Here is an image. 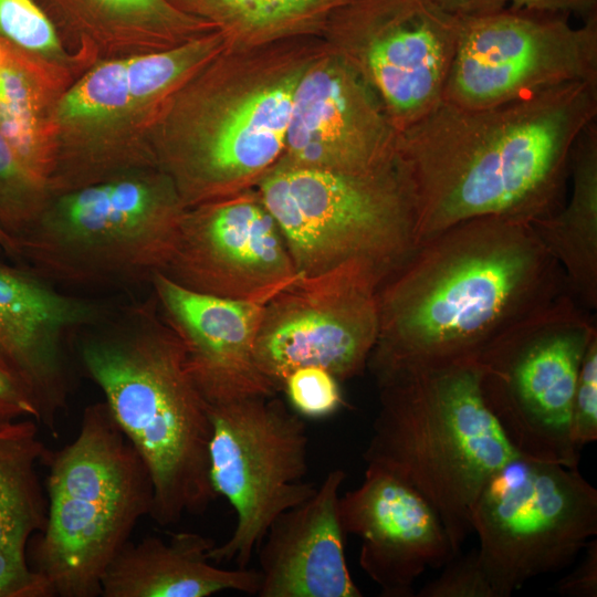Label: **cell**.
<instances>
[{
    "instance_id": "obj_30",
    "label": "cell",
    "mask_w": 597,
    "mask_h": 597,
    "mask_svg": "<svg viewBox=\"0 0 597 597\" xmlns=\"http://www.w3.org/2000/svg\"><path fill=\"white\" fill-rule=\"evenodd\" d=\"M282 390L295 411L308 418L328 417L344 405L339 381L327 370L315 366L292 371Z\"/></svg>"
},
{
    "instance_id": "obj_19",
    "label": "cell",
    "mask_w": 597,
    "mask_h": 597,
    "mask_svg": "<svg viewBox=\"0 0 597 597\" xmlns=\"http://www.w3.org/2000/svg\"><path fill=\"white\" fill-rule=\"evenodd\" d=\"M345 534L362 540L359 565L383 597H412L428 568L457 554L439 515L415 489L391 473L367 465L363 483L339 496Z\"/></svg>"
},
{
    "instance_id": "obj_14",
    "label": "cell",
    "mask_w": 597,
    "mask_h": 597,
    "mask_svg": "<svg viewBox=\"0 0 597 597\" xmlns=\"http://www.w3.org/2000/svg\"><path fill=\"white\" fill-rule=\"evenodd\" d=\"M573 82L597 83V14L573 27L564 13L506 7L461 15L443 102L488 108Z\"/></svg>"
},
{
    "instance_id": "obj_5",
    "label": "cell",
    "mask_w": 597,
    "mask_h": 597,
    "mask_svg": "<svg viewBox=\"0 0 597 597\" xmlns=\"http://www.w3.org/2000/svg\"><path fill=\"white\" fill-rule=\"evenodd\" d=\"M379 410L363 453L434 509L457 555L489 479L521 457L488 409L478 358L369 367Z\"/></svg>"
},
{
    "instance_id": "obj_23",
    "label": "cell",
    "mask_w": 597,
    "mask_h": 597,
    "mask_svg": "<svg viewBox=\"0 0 597 597\" xmlns=\"http://www.w3.org/2000/svg\"><path fill=\"white\" fill-rule=\"evenodd\" d=\"M45 451L34 419L0 422V597L55 596L28 559L30 541L48 521L36 469Z\"/></svg>"
},
{
    "instance_id": "obj_4",
    "label": "cell",
    "mask_w": 597,
    "mask_h": 597,
    "mask_svg": "<svg viewBox=\"0 0 597 597\" xmlns=\"http://www.w3.org/2000/svg\"><path fill=\"white\" fill-rule=\"evenodd\" d=\"M75 352L149 470V516L168 526L185 514L205 513L218 496L210 478L208 404L153 294L114 305L78 334Z\"/></svg>"
},
{
    "instance_id": "obj_27",
    "label": "cell",
    "mask_w": 597,
    "mask_h": 597,
    "mask_svg": "<svg viewBox=\"0 0 597 597\" xmlns=\"http://www.w3.org/2000/svg\"><path fill=\"white\" fill-rule=\"evenodd\" d=\"M184 13L211 23L230 48L260 46L321 36L331 14L348 0H168Z\"/></svg>"
},
{
    "instance_id": "obj_32",
    "label": "cell",
    "mask_w": 597,
    "mask_h": 597,
    "mask_svg": "<svg viewBox=\"0 0 597 597\" xmlns=\"http://www.w3.org/2000/svg\"><path fill=\"white\" fill-rule=\"evenodd\" d=\"M570 438L578 450L597 439V334L589 341L579 367L572 402Z\"/></svg>"
},
{
    "instance_id": "obj_28",
    "label": "cell",
    "mask_w": 597,
    "mask_h": 597,
    "mask_svg": "<svg viewBox=\"0 0 597 597\" xmlns=\"http://www.w3.org/2000/svg\"><path fill=\"white\" fill-rule=\"evenodd\" d=\"M0 39L76 77L92 66L65 45L52 20L34 0H0Z\"/></svg>"
},
{
    "instance_id": "obj_25",
    "label": "cell",
    "mask_w": 597,
    "mask_h": 597,
    "mask_svg": "<svg viewBox=\"0 0 597 597\" xmlns=\"http://www.w3.org/2000/svg\"><path fill=\"white\" fill-rule=\"evenodd\" d=\"M570 193L553 214L532 222L559 264L569 294L597 307V124L577 137L569 161Z\"/></svg>"
},
{
    "instance_id": "obj_34",
    "label": "cell",
    "mask_w": 597,
    "mask_h": 597,
    "mask_svg": "<svg viewBox=\"0 0 597 597\" xmlns=\"http://www.w3.org/2000/svg\"><path fill=\"white\" fill-rule=\"evenodd\" d=\"M585 548L580 564L557 583L558 594L569 597L597 596V541L589 540Z\"/></svg>"
},
{
    "instance_id": "obj_31",
    "label": "cell",
    "mask_w": 597,
    "mask_h": 597,
    "mask_svg": "<svg viewBox=\"0 0 597 597\" xmlns=\"http://www.w3.org/2000/svg\"><path fill=\"white\" fill-rule=\"evenodd\" d=\"M444 566L440 576L425 585L417 597H498L478 548L454 556Z\"/></svg>"
},
{
    "instance_id": "obj_11",
    "label": "cell",
    "mask_w": 597,
    "mask_h": 597,
    "mask_svg": "<svg viewBox=\"0 0 597 597\" xmlns=\"http://www.w3.org/2000/svg\"><path fill=\"white\" fill-rule=\"evenodd\" d=\"M471 524L496 596L507 597L575 561L597 534V491L577 467L521 455L485 483Z\"/></svg>"
},
{
    "instance_id": "obj_36",
    "label": "cell",
    "mask_w": 597,
    "mask_h": 597,
    "mask_svg": "<svg viewBox=\"0 0 597 597\" xmlns=\"http://www.w3.org/2000/svg\"><path fill=\"white\" fill-rule=\"evenodd\" d=\"M446 10L459 15H475L500 11L510 0H436Z\"/></svg>"
},
{
    "instance_id": "obj_18",
    "label": "cell",
    "mask_w": 597,
    "mask_h": 597,
    "mask_svg": "<svg viewBox=\"0 0 597 597\" xmlns=\"http://www.w3.org/2000/svg\"><path fill=\"white\" fill-rule=\"evenodd\" d=\"M397 138L375 93L327 45L295 88L274 167L376 172L394 166Z\"/></svg>"
},
{
    "instance_id": "obj_3",
    "label": "cell",
    "mask_w": 597,
    "mask_h": 597,
    "mask_svg": "<svg viewBox=\"0 0 597 597\" xmlns=\"http://www.w3.org/2000/svg\"><path fill=\"white\" fill-rule=\"evenodd\" d=\"M326 48L321 36L227 45L166 100L150 148L185 208L252 189L274 167L295 88Z\"/></svg>"
},
{
    "instance_id": "obj_2",
    "label": "cell",
    "mask_w": 597,
    "mask_h": 597,
    "mask_svg": "<svg viewBox=\"0 0 597 597\" xmlns=\"http://www.w3.org/2000/svg\"><path fill=\"white\" fill-rule=\"evenodd\" d=\"M566 291L531 222L498 216L459 222L417 243L381 282L367 367L478 358Z\"/></svg>"
},
{
    "instance_id": "obj_26",
    "label": "cell",
    "mask_w": 597,
    "mask_h": 597,
    "mask_svg": "<svg viewBox=\"0 0 597 597\" xmlns=\"http://www.w3.org/2000/svg\"><path fill=\"white\" fill-rule=\"evenodd\" d=\"M76 78L0 39V129L19 161L45 185L50 112Z\"/></svg>"
},
{
    "instance_id": "obj_29",
    "label": "cell",
    "mask_w": 597,
    "mask_h": 597,
    "mask_svg": "<svg viewBox=\"0 0 597 597\" xmlns=\"http://www.w3.org/2000/svg\"><path fill=\"white\" fill-rule=\"evenodd\" d=\"M46 185L19 161L0 129V227L13 239L23 234L45 207Z\"/></svg>"
},
{
    "instance_id": "obj_16",
    "label": "cell",
    "mask_w": 597,
    "mask_h": 597,
    "mask_svg": "<svg viewBox=\"0 0 597 597\" xmlns=\"http://www.w3.org/2000/svg\"><path fill=\"white\" fill-rule=\"evenodd\" d=\"M161 273L193 292L261 304L301 275L254 188L186 208Z\"/></svg>"
},
{
    "instance_id": "obj_24",
    "label": "cell",
    "mask_w": 597,
    "mask_h": 597,
    "mask_svg": "<svg viewBox=\"0 0 597 597\" xmlns=\"http://www.w3.org/2000/svg\"><path fill=\"white\" fill-rule=\"evenodd\" d=\"M73 29L69 49L90 64L165 51L217 29L168 0H60Z\"/></svg>"
},
{
    "instance_id": "obj_7",
    "label": "cell",
    "mask_w": 597,
    "mask_h": 597,
    "mask_svg": "<svg viewBox=\"0 0 597 597\" xmlns=\"http://www.w3.org/2000/svg\"><path fill=\"white\" fill-rule=\"evenodd\" d=\"M185 210L156 167L51 195L17 239L19 260L63 289L150 286L171 255Z\"/></svg>"
},
{
    "instance_id": "obj_9",
    "label": "cell",
    "mask_w": 597,
    "mask_h": 597,
    "mask_svg": "<svg viewBox=\"0 0 597 597\" xmlns=\"http://www.w3.org/2000/svg\"><path fill=\"white\" fill-rule=\"evenodd\" d=\"M254 189L301 275L363 260L386 279L415 247L411 206L395 164L362 175L273 167Z\"/></svg>"
},
{
    "instance_id": "obj_33",
    "label": "cell",
    "mask_w": 597,
    "mask_h": 597,
    "mask_svg": "<svg viewBox=\"0 0 597 597\" xmlns=\"http://www.w3.org/2000/svg\"><path fill=\"white\" fill-rule=\"evenodd\" d=\"M32 397L18 376L0 359V422L32 418L36 421Z\"/></svg>"
},
{
    "instance_id": "obj_1",
    "label": "cell",
    "mask_w": 597,
    "mask_h": 597,
    "mask_svg": "<svg viewBox=\"0 0 597 597\" xmlns=\"http://www.w3.org/2000/svg\"><path fill=\"white\" fill-rule=\"evenodd\" d=\"M597 116V83L573 82L506 104L442 102L398 134L395 168L413 243L489 216L534 222L564 203L570 154Z\"/></svg>"
},
{
    "instance_id": "obj_20",
    "label": "cell",
    "mask_w": 597,
    "mask_h": 597,
    "mask_svg": "<svg viewBox=\"0 0 597 597\" xmlns=\"http://www.w3.org/2000/svg\"><path fill=\"white\" fill-rule=\"evenodd\" d=\"M157 308L180 339L188 373L210 405L277 390L254 362L264 304L188 290L163 273L150 284Z\"/></svg>"
},
{
    "instance_id": "obj_17",
    "label": "cell",
    "mask_w": 597,
    "mask_h": 597,
    "mask_svg": "<svg viewBox=\"0 0 597 597\" xmlns=\"http://www.w3.org/2000/svg\"><path fill=\"white\" fill-rule=\"evenodd\" d=\"M114 304L69 293L27 265L0 262V359L18 376L53 434L75 387V343Z\"/></svg>"
},
{
    "instance_id": "obj_12",
    "label": "cell",
    "mask_w": 597,
    "mask_h": 597,
    "mask_svg": "<svg viewBox=\"0 0 597 597\" xmlns=\"http://www.w3.org/2000/svg\"><path fill=\"white\" fill-rule=\"evenodd\" d=\"M274 396L208 405L212 486L235 512L231 536L209 553L213 563L248 567L272 522L316 490L303 481L306 426Z\"/></svg>"
},
{
    "instance_id": "obj_35",
    "label": "cell",
    "mask_w": 597,
    "mask_h": 597,
    "mask_svg": "<svg viewBox=\"0 0 597 597\" xmlns=\"http://www.w3.org/2000/svg\"><path fill=\"white\" fill-rule=\"evenodd\" d=\"M507 7L564 14L572 12L584 19L597 14V0H510Z\"/></svg>"
},
{
    "instance_id": "obj_22",
    "label": "cell",
    "mask_w": 597,
    "mask_h": 597,
    "mask_svg": "<svg viewBox=\"0 0 597 597\" xmlns=\"http://www.w3.org/2000/svg\"><path fill=\"white\" fill-rule=\"evenodd\" d=\"M212 538L192 532L128 541L106 568L103 597H209L224 590L256 595L259 569L212 565Z\"/></svg>"
},
{
    "instance_id": "obj_10",
    "label": "cell",
    "mask_w": 597,
    "mask_h": 597,
    "mask_svg": "<svg viewBox=\"0 0 597 597\" xmlns=\"http://www.w3.org/2000/svg\"><path fill=\"white\" fill-rule=\"evenodd\" d=\"M595 318L568 291L523 318L479 355L483 400L516 452L575 468V385Z\"/></svg>"
},
{
    "instance_id": "obj_13",
    "label": "cell",
    "mask_w": 597,
    "mask_h": 597,
    "mask_svg": "<svg viewBox=\"0 0 597 597\" xmlns=\"http://www.w3.org/2000/svg\"><path fill=\"white\" fill-rule=\"evenodd\" d=\"M460 31L461 15L436 0H348L322 38L370 87L399 134L443 102Z\"/></svg>"
},
{
    "instance_id": "obj_37",
    "label": "cell",
    "mask_w": 597,
    "mask_h": 597,
    "mask_svg": "<svg viewBox=\"0 0 597 597\" xmlns=\"http://www.w3.org/2000/svg\"><path fill=\"white\" fill-rule=\"evenodd\" d=\"M0 249L10 258L19 260L20 256V250L19 244L15 239H13L11 235H9L2 228L0 227Z\"/></svg>"
},
{
    "instance_id": "obj_21",
    "label": "cell",
    "mask_w": 597,
    "mask_h": 597,
    "mask_svg": "<svg viewBox=\"0 0 597 597\" xmlns=\"http://www.w3.org/2000/svg\"><path fill=\"white\" fill-rule=\"evenodd\" d=\"M346 479L329 471L314 494L281 513L258 552L260 597H362L345 556L338 501Z\"/></svg>"
},
{
    "instance_id": "obj_6",
    "label": "cell",
    "mask_w": 597,
    "mask_h": 597,
    "mask_svg": "<svg viewBox=\"0 0 597 597\" xmlns=\"http://www.w3.org/2000/svg\"><path fill=\"white\" fill-rule=\"evenodd\" d=\"M48 521L30 541L31 568L55 596H101L104 573L150 515L149 470L105 401L88 405L73 441L46 449Z\"/></svg>"
},
{
    "instance_id": "obj_8",
    "label": "cell",
    "mask_w": 597,
    "mask_h": 597,
    "mask_svg": "<svg viewBox=\"0 0 597 597\" xmlns=\"http://www.w3.org/2000/svg\"><path fill=\"white\" fill-rule=\"evenodd\" d=\"M226 45L216 30L174 49L103 60L82 73L50 112V195L156 167L149 136L161 106Z\"/></svg>"
},
{
    "instance_id": "obj_15",
    "label": "cell",
    "mask_w": 597,
    "mask_h": 597,
    "mask_svg": "<svg viewBox=\"0 0 597 597\" xmlns=\"http://www.w3.org/2000/svg\"><path fill=\"white\" fill-rule=\"evenodd\" d=\"M385 274L350 260L300 275L270 298L254 342V362L277 391L295 369L315 366L339 383L367 367L379 333L378 290Z\"/></svg>"
}]
</instances>
